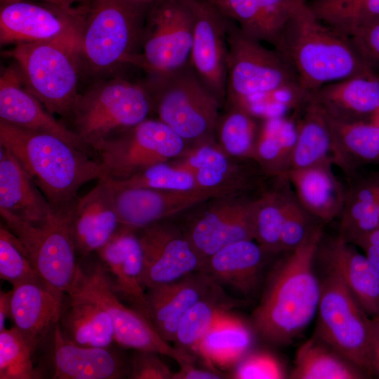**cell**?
I'll use <instances>...</instances> for the list:
<instances>
[{"instance_id": "1", "label": "cell", "mask_w": 379, "mask_h": 379, "mask_svg": "<svg viewBox=\"0 0 379 379\" xmlns=\"http://www.w3.org/2000/svg\"><path fill=\"white\" fill-rule=\"evenodd\" d=\"M227 39L226 104L240 105L262 119L284 117L285 112L305 106L310 94L274 48L244 34L230 18Z\"/></svg>"}, {"instance_id": "2", "label": "cell", "mask_w": 379, "mask_h": 379, "mask_svg": "<svg viewBox=\"0 0 379 379\" xmlns=\"http://www.w3.org/2000/svg\"><path fill=\"white\" fill-rule=\"evenodd\" d=\"M323 229L288 254L270 274L253 317L267 341L287 345L300 335L317 314L321 281L314 270Z\"/></svg>"}, {"instance_id": "3", "label": "cell", "mask_w": 379, "mask_h": 379, "mask_svg": "<svg viewBox=\"0 0 379 379\" xmlns=\"http://www.w3.org/2000/svg\"><path fill=\"white\" fill-rule=\"evenodd\" d=\"M274 48L309 94L330 83L375 74L358 55L349 37L319 20L306 0L297 6Z\"/></svg>"}, {"instance_id": "4", "label": "cell", "mask_w": 379, "mask_h": 379, "mask_svg": "<svg viewBox=\"0 0 379 379\" xmlns=\"http://www.w3.org/2000/svg\"><path fill=\"white\" fill-rule=\"evenodd\" d=\"M0 145L13 154L54 207L74 201L86 182L106 176L98 159L51 134L0 121Z\"/></svg>"}, {"instance_id": "5", "label": "cell", "mask_w": 379, "mask_h": 379, "mask_svg": "<svg viewBox=\"0 0 379 379\" xmlns=\"http://www.w3.org/2000/svg\"><path fill=\"white\" fill-rule=\"evenodd\" d=\"M6 54L14 59L27 90L51 114H72L79 96L80 41L20 44Z\"/></svg>"}, {"instance_id": "6", "label": "cell", "mask_w": 379, "mask_h": 379, "mask_svg": "<svg viewBox=\"0 0 379 379\" xmlns=\"http://www.w3.org/2000/svg\"><path fill=\"white\" fill-rule=\"evenodd\" d=\"M159 119L185 141L206 140L214 133L220 105L204 87L190 62L144 83Z\"/></svg>"}, {"instance_id": "7", "label": "cell", "mask_w": 379, "mask_h": 379, "mask_svg": "<svg viewBox=\"0 0 379 379\" xmlns=\"http://www.w3.org/2000/svg\"><path fill=\"white\" fill-rule=\"evenodd\" d=\"M77 199L53 206L51 214L37 222L0 210L4 225L21 242L41 277L67 294L73 287L79 268L72 226Z\"/></svg>"}, {"instance_id": "8", "label": "cell", "mask_w": 379, "mask_h": 379, "mask_svg": "<svg viewBox=\"0 0 379 379\" xmlns=\"http://www.w3.org/2000/svg\"><path fill=\"white\" fill-rule=\"evenodd\" d=\"M149 9L121 0H91L81 31V58L97 72L128 63L138 49Z\"/></svg>"}, {"instance_id": "9", "label": "cell", "mask_w": 379, "mask_h": 379, "mask_svg": "<svg viewBox=\"0 0 379 379\" xmlns=\"http://www.w3.org/2000/svg\"><path fill=\"white\" fill-rule=\"evenodd\" d=\"M152 109L144 84L114 79L79 95L71 115L74 117V133L93 150L115 133L147 119Z\"/></svg>"}, {"instance_id": "10", "label": "cell", "mask_w": 379, "mask_h": 379, "mask_svg": "<svg viewBox=\"0 0 379 379\" xmlns=\"http://www.w3.org/2000/svg\"><path fill=\"white\" fill-rule=\"evenodd\" d=\"M321 279L317 336L367 376L374 375L370 354L371 317L340 277L325 267Z\"/></svg>"}, {"instance_id": "11", "label": "cell", "mask_w": 379, "mask_h": 379, "mask_svg": "<svg viewBox=\"0 0 379 379\" xmlns=\"http://www.w3.org/2000/svg\"><path fill=\"white\" fill-rule=\"evenodd\" d=\"M192 19L183 0H159L148 10L138 49L128 64L149 76L166 74L190 62Z\"/></svg>"}, {"instance_id": "12", "label": "cell", "mask_w": 379, "mask_h": 379, "mask_svg": "<svg viewBox=\"0 0 379 379\" xmlns=\"http://www.w3.org/2000/svg\"><path fill=\"white\" fill-rule=\"evenodd\" d=\"M108 275L102 262L88 271L79 265L74 284L67 294L84 296L100 305L111 318L114 340L120 346L164 354L179 364L192 361L187 352L172 347L146 317L121 302Z\"/></svg>"}, {"instance_id": "13", "label": "cell", "mask_w": 379, "mask_h": 379, "mask_svg": "<svg viewBox=\"0 0 379 379\" xmlns=\"http://www.w3.org/2000/svg\"><path fill=\"white\" fill-rule=\"evenodd\" d=\"M93 149L105 175L121 180L181 154L185 141L159 119H147Z\"/></svg>"}, {"instance_id": "14", "label": "cell", "mask_w": 379, "mask_h": 379, "mask_svg": "<svg viewBox=\"0 0 379 379\" xmlns=\"http://www.w3.org/2000/svg\"><path fill=\"white\" fill-rule=\"evenodd\" d=\"M86 5L80 8L20 0L1 4L0 42L20 44L79 40Z\"/></svg>"}, {"instance_id": "15", "label": "cell", "mask_w": 379, "mask_h": 379, "mask_svg": "<svg viewBox=\"0 0 379 379\" xmlns=\"http://www.w3.org/2000/svg\"><path fill=\"white\" fill-rule=\"evenodd\" d=\"M192 19L190 64L220 106L225 102L228 18L208 0H183Z\"/></svg>"}, {"instance_id": "16", "label": "cell", "mask_w": 379, "mask_h": 379, "mask_svg": "<svg viewBox=\"0 0 379 379\" xmlns=\"http://www.w3.org/2000/svg\"><path fill=\"white\" fill-rule=\"evenodd\" d=\"M139 237L143 255L142 283L147 290L201 271L203 262L185 232L177 227L155 222Z\"/></svg>"}, {"instance_id": "17", "label": "cell", "mask_w": 379, "mask_h": 379, "mask_svg": "<svg viewBox=\"0 0 379 379\" xmlns=\"http://www.w3.org/2000/svg\"><path fill=\"white\" fill-rule=\"evenodd\" d=\"M114 189L120 225L133 230L146 227L208 199L240 190L232 187L191 190L145 187Z\"/></svg>"}, {"instance_id": "18", "label": "cell", "mask_w": 379, "mask_h": 379, "mask_svg": "<svg viewBox=\"0 0 379 379\" xmlns=\"http://www.w3.org/2000/svg\"><path fill=\"white\" fill-rule=\"evenodd\" d=\"M257 205L258 199L225 201L210 208L192 223L185 235L203 264L227 244L255 240Z\"/></svg>"}, {"instance_id": "19", "label": "cell", "mask_w": 379, "mask_h": 379, "mask_svg": "<svg viewBox=\"0 0 379 379\" xmlns=\"http://www.w3.org/2000/svg\"><path fill=\"white\" fill-rule=\"evenodd\" d=\"M0 121L55 135L93 156V150L78 135L57 121L27 90L17 65L6 68L1 74Z\"/></svg>"}, {"instance_id": "20", "label": "cell", "mask_w": 379, "mask_h": 379, "mask_svg": "<svg viewBox=\"0 0 379 379\" xmlns=\"http://www.w3.org/2000/svg\"><path fill=\"white\" fill-rule=\"evenodd\" d=\"M11 291V318L34 351L59 324L67 293L44 279L13 286Z\"/></svg>"}, {"instance_id": "21", "label": "cell", "mask_w": 379, "mask_h": 379, "mask_svg": "<svg viewBox=\"0 0 379 379\" xmlns=\"http://www.w3.org/2000/svg\"><path fill=\"white\" fill-rule=\"evenodd\" d=\"M72 226L76 251L84 256L97 252L117 232L121 225L115 191L107 176L98 179L89 192L77 199Z\"/></svg>"}, {"instance_id": "22", "label": "cell", "mask_w": 379, "mask_h": 379, "mask_svg": "<svg viewBox=\"0 0 379 379\" xmlns=\"http://www.w3.org/2000/svg\"><path fill=\"white\" fill-rule=\"evenodd\" d=\"M317 258L335 272L370 317L379 315V270L365 254L338 235L319 244Z\"/></svg>"}, {"instance_id": "23", "label": "cell", "mask_w": 379, "mask_h": 379, "mask_svg": "<svg viewBox=\"0 0 379 379\" xmlns=\"http://www.w3.org/2000/svg\"><path fill=\"white\" fill-rule=\"evenodd\" d=\"M216 284L198 271L177 281L147 289L149 319L167 342H173L186 312Z\"/></svg>"}, {"instance_id": "24", "label": "cell", "mask_w": 379, "mask_h": 379, "mask_svg": "<svg viewBox=\"0 0 379 379\" xmlns=\"http://www.w3.org/2000/svg\"><path fill=\"white\" fill-rule=\"evenodd\" d=\"M120 226L97 253L101 262L114 279L113 286L149 321L145 288L142 283L143 255L138 235Z\"/></svg>"}, {"instance_id": "25", "label": "cell", "mask_w": 379, "mask_h": 379, "mask_svg": "<svg viewBox=\"0 0 379 379\" xmlns=\"http://www.w3.org/2000/svg\"><path fill=\"white\" fill-rule=\"evenodd\" d=\"M52 363L54 379H117L125 375L121 360L109 347L74 343L59 324L53 330Z\"/></svg>"}, {"instance_id": "26", "label": "cell", "mask_w": 379, "mask_h": 379, "mask_svg": "<svg viewBox=\"0 0 379 379\" xmlns=\"http://www.w3.org/2000/svg\"><path fill=\"white\" fill-rule=\"evenodd\" d=\"M311 96L333 120L343 123L371 121L379 109V77L374 74L330 83Z\"/></svg>"}, {"instance_id": "27", "label": "cell", "mask_w": 379, "mask_h": 379, "mask_svg": "<svg viewBox=\"0 0 379 379\" xmlns=\"http://www.w3.org/2000/svg\"><path fill=\"white\" fill-rule=\"evenodd\" d=\"M332 158L316 165L288 171L283 176L302 207L323 223L340 216L345 189L335 175Z\"/></svg>"}, {"instance_id": "28", "label": "cell", "mask_w": 379, "mask_h": 379, "mask_svg": "<svg viewBox=\"0 0 379 379\" xmlns=\"http://www.w3.org/2000/svg\"><path fill=\"white\" fill-rule=\"evenodd\" d=\"M0 150V210L32 222L44 220L54 207L13 154Z\"/></svg>"}, {"instance_id": "29", "label": "cell", "mask_w": 379, "mask_h": 379, "mask_svg": "<svg viewBox=\"0 0 379 379\" xmlns=\"http://www.w3.org/2000/svg\"><path fill=\"white\" fill-rule=\"evenodd\" d=\"M248 36L273 47L297 6L305 0H208Z\"/></svg>"}, {"instance_id": "30", "label": "cell", "mask_w": 379, "mask_h": 379, "mask_svg": "<svg viewBox=\"0 0 379 379\" xmlns=\"http://www.w3.org/2000/svg\"><path fill=\"white\" fill-rule=\"evenodd\" d=\"M267 252L253 239L227 244L209 257L201 272L214 281L248 295L257 288Z\"/></svg>"}, {"instance_id": "31", "label": "cell", "mask_w": 379, "mask_h": 379, "mask_svg": "<svg viewBox=\"0 0 379 379\" xmlns=\"http://www.w3.org/2000/svg\"><path fill=\"white\" fill-rule=\"evenodd\" d=\"M327 118L331 133L332 161L347 179L356 176L362 165L379 162L378 125L371 121L343 123Z\"/></svg>"}, {"instance_id": "32", "label": "cell", "mask_w": 379, "mask_h": 379, "mask_svg": "<svg viewBox=\"0 0 379 379\" xmlns=\"http://www.w3.org/2000/svg\"><path fill=\"white\" fill-rule=\"evenodd\" d=\"M59 326L65 337L79 345L109 347L114 340L111 318L95 301L67 294Z\"/></svg>"}, {"instance_id": "33", "label": "cell", "mask_w": 379, "mask_h": 379, "mask_svg": "<svg viewBox=\"0 0 379 379\" xmlns=\"http://www.w3.org/2000/svg\"><path fill=\"white\" fill-rule=\"evenodd\" d=\"M343 211L340 216L338 236L358 246L379 227L377 175L359 180L357 175L348 179Z\"/></svg>"}, {"instance_id": "34", "label": "cell", "mask_w": 379, "mask_h": 379, "mask_svg": "<svg viewBox=\"0 0 379 379\" xmlns=\"http://www.w3.org/2000/svg\"><path fill=\"white\" fill-rule=\"evenodd\" d=\"M253 343L249 326L227 312L215 321L194 351L209 364L225 368L236 365L248 354Z\"/></svg>"}, {"instance_id": "35", "label": "cell", "mask_w": 379, "mask_h": 379, "mask_svg": "<svg viewBox=\"0 0 379 379\" xmlns=\"http://www.w3.org/2000/svg\"><path fill=\"white\" fill-rule=\"evenodd\" d=\"M301 112L296 119V140L288 171L307 168L331 157L328 118L311 94Z\"/></svg>"}, {"instance_id": "36", "label": "cell", "mask_w": 379, "mask_h": 379, "mask_svg": "<svg viewBox=\"0 0 379 379\" xmlns=\"http://www.w3.org/2000/svg\"><path fill=\"white\" fill-rule=\"evenodd\" d=\"M367 375L317 336L307 340L296 353L290 375L294 379H361Z\"/></svg>"}, {"instance_id": "37", "label": "cell", "mask_w": 379, "mask_h": 379, "mask_svg": "<svg viewBox=\"0 0 379 379\" xmlns=\"http://www.w3.org/2000/svg\"><path fill=\"white\" fill-rule=\"evenodd\" d=\"M296 135V119H262L254 160L268 173L283 177L289 169Z\"/></svg>"}, {"instance_id": "38", "label": "cell", "mask_w": 379, "mask_h": 379, "mask_svg": "<svg viewBox=\"0 0 379 379\" xmlns=\"http://www.w3.org/2000/svg\"><path fill=\"white\" fill-rule=\"evenodd\" d=\"M230 298L218 284L197 302L184 315L177 329L173 342L175 347L187 352L195 347L224 313L240 305Z\"/></svg>"}, {"instance_id": "39", "label": "cell", "mask_w": 379, "mask_h": 379, "mask_svg": "<svg viewBox=\"0 0 379 379\" xmlns=\"http://www.w3.org/2000/svg\"><path fill=\"white\" fill-rule=\"evenodd\" d=\"M227 111L220 116L215 132L222 147L233 157L254 160L261 121L247 109L227 104Z\"/></svg>"}, {"instance_id": "40", "label": "cell", "mask_w": 379, "mask_h": 379, "mask_svg": "<svg viewBox=\"0 0 379 379\" xmlns=\"http://www.w3.org/2000/svg\"><path fill=\"white\" fill-rule=\"evenodd\" d=\"M307 4L319 20L347 37L379 17V0H313Z\"/></svg>"}, {"instance_id": "41", "label": "cell", "mask_w": 379, "mask_h": 379, "mask_svg": "<svg viewBox=\"0 0 379 379\" xmlns=\"http://www.w3.org/2000/svg\"><path fill=\"white\" fill-rule=\"evenodd\" d=\"M175 166L190 172L199 188L218 189L244 186L228 182L234 168L227 157L217 147L205 142L187 153Z\"/></svg>"}, {"instance_id": "42", "label": "cell", "mask_w": 379, "mask_h": 379, "mask_svg": "<svg viewBox=\"0 0 379 379\" xmlns=\"http://www.w3.org/2000/svg\"><path fill=\"white\" fill-rule=\"evenodd\" d=\"M284 178L281 188L267 192L258 198L255 241L267 253L280 252L281 232L288 202L293 191L289 182Z\"/></svg>"}, {"instance_id": "43", "label": "cell", "mask_w": 379, "mask_h": 379, "mask_svg": "<svg viewBox=\"0 0 379 379\" xmlns=\"http://www.w3.org/2000/svg\"><path fill=\"white\" fill-rule=\"evenodd\" d=\"M34 350L15 326L0 331V379H38Z\"/></svg>"}, {"instance_id": "44", "label": "cell", "mask_w": 379, "mask_h": 379, "mask_svg": "<svg viewBox=\"0 0 379 379\" xmlns=\"http://www.w3.org/2000/svg\"><path fill=\"white\" fill-rule=\"evenodd\" d=\"M109 178L114 188L145 187L166 190L199 189L194 176L190 172L166 162L151 166L124 179Z\"/></svg>"}, {"instance_id": "45", "label": "cell", "mask_w": 379, "mask_h": 379, "mask_svg": "<svg viewBox=\"0 0 379 379\" xmlns=\"http://www.w3.org/2000/svg\"><path fill=\"white\" fill-rule=\"evenodd\" d=\"M0 277L13 286L43 279L21 242L2 224L0 226Z\"/></svg>"}, {"instance_id": "46", "label": "cell", "mask_w": 379, "mask_h": 379, "mask_svg": "<svg viewBox=\"0 0 379 379\" xmlns=\"http://www.w3.org/2000/svg\"><path fill=\"white\" fill-rule=\"evenodd\" d=\"M317 222L320 221L302 207L293 191L281 232L280 251H291L305 243L317 231L322 228Z\"/></svg>"}, {"instance_id": "47", "label": "cell", "mask_w": 379, "mask_h": 379, "mask_svg": "<svg viewBox=\"0 0 379 379\" xmlns=\"http://www.w3.org/2000/svg\"><path fill=\"white\" fill-rule=\"evenodd\" d=\"M232 376L238 379H279L285 378V374L273 355L257 352L242 358L235 365Z\"/></svg>"}, {"instance_id": "48", "label": "cell", "mask_w": 379, "mask_h": 379, "mask_svg": "<svg viewBox=\"0 0 379 379\" xmlns=\"http://www.w3.org/2000/svg\"><path fill=\"white\" fill-rule=\"evenodd\" d=\"M349 39L362 61L374 71L379 66V17L362 25Z\"/></svg>"}, {"instance_id": "49", "label": "cell", "mask_w": 379, "mask_h": 379, "mask_svg": "<svg viewBox=\"0 0 379 379\" xmlns=\"http://www.w3.org/2000/svg\"><path fill=\"white\" fill-rule=\"evenodd\" d=\"M158 353L136 350L128 378L132 379H172L173 373L160 359Z\"/></svg>"}, {"instance_id": "50", "label": "cell", "mask_w": 379, "mask_h": 379, "mask_svg": "<svg viewBox=\"0 0 379 379\" xmlns=\"http://www.w3.org/2000/svg\"><path fill=\"white\" fill-rule=\"evenodd\" d=\"M178 371L173 373L172 379H218L220 375L213 371L198 368L192 362L179 364Z\"/></svg>"}, {"instance_id": "51", "label": "cell", "mask_w": 379, "mask_h": 379, "mask_svg": "<svg viewBox=\"0 0 379 379\" xmlns=\"http://www.w3.org/2000/svg\"><path fill=\"white\" fill-rule=\"evenodd\" d=\"M370 354L374 375L379 376V316L371 317Z\"/></svg>"}, {"instance_id": "52", "label": "cell", "mask_w": 379, "mask_h": 379, "mask_svg": "<svg viewBox=\"0 0 379 379\" xmlns=\"http://www.w3.org/2000/svg\"><path fill=\"white\" fill-rule=\"evenodd\" d=\"M11 291H1L0 292V331L6 328L5 322L6 319L11 317Z\"/></svg>"}, {"instance_id": "53", "label": "cell", "mask_w": 379, "mask_h": 379, "mask_svg": "<svg viewBox=\"0 0 379 379\" xmlns=\"http://www.w3.org/2000/svg\"><path fill=\"white\" fill-rule=\"evenodd\" d=\"M359 247L363 249L366 257L379 270V247L370 244H362Z\"/></svg>"}, {"instance_id": "54", "label": "cell", "mask_w": 379, "mask_h": 379, "mask_svg": "<svg viewBox=\"0 0 379 379\" xmlns=\"http://www.w3.org/2000/svg\"><path fill=\"white\" fill-rule=\"evenodd\" d=\"M362 244H370L379 247V227L368 234L365 239H364L358 246Z\"/></svg>"}, {"instance_id": "55", "label": "cell", "mask_w": 379, "mask_h": 379, "mask_svg": "<svg viewBox=\"0 0 379 379\" xmlns=\"http://www.w3.org/2000/svg\"><path fill=\"white\" fill-rule=\"evenodd\" d=\"M126 3L134 5L138 7H142L145 8H149L155 3L159 0H121Z\"/></svg>"}, {"instance_id": "56", "label": "cell", "mask_w": 379, "mask_h": 379, "mask_svg": "<svg viewBox=\"0 0 379 379\" xmlns=\"http://www.w3.org/2000/svg\"><path fill=\"white\" fill-rule=\"evenodd\" d=\"M20 1V0H0L1 4L11 2V1ZM32 1H43L55 3V4H60V5L70 6L71 0H32Z\"/></svg>"}, {"instance_id": "57", "label": "cell", "mask_w": 379, "mask_h": 379, "mask_svg": "<svg viewBox=\"0 0 379 379\" xmlns=\"http://www.w3.org/2000/svg\"><path fill=\"white\" fill-rule=\"evenodd\" d=\"M371 121L379 126V109L374 114Z\"/></svg>"}, {"instance_id": "58", "label": "cell", "mask_w": 379, "mask_h": 379, "mask_svg": "<svg viewBox=\"0 0 379 379\" xmlns=\"http://www.w3.org/2000/svg\"><path fill=\"white\" fill-rule=\"evenodd\" d=\"M377 178H378V211H379V175H377Z\"/></svg>"}, {"instance_id": "59", "label": "cell", "mask_w": 379, "mask_h": 379, "mask_svg": "<svg viewBox=\"0 0 379 379\" xmlns=\"http://www.w3.org/2000/svg\"><path fill=\"white\" fill-rule=\"evenodd\" d=\"M378 77H379V74H378Z\"/></svg>"}, {"instance_id": "60", "label": "cell", "mask_w": 379, "mask_h": 379, "mask_svg": "<svg viewBox=\"0 0 379 379\" xmlns=\"http://www.w3.org/2000/svg\"><path fill=\"white\" fill-rule=\"evenodd\" d=\"M379 316V315H378Z\"/></svg>"}]
</instances>
